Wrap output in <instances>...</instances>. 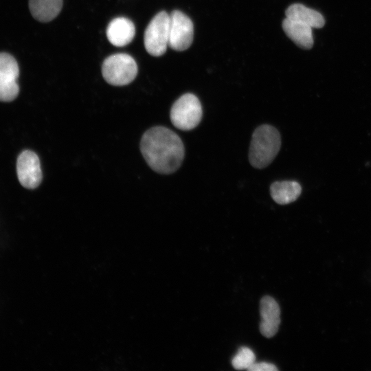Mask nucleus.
Listing matches in <instances>:
<instances>
[{
	"label": "nucleus",
	"mask_w": 371,
	"mask_h": 371,
	"mask_svg": "<svg viewBox=\"0 0 371 371\" xmlns=\"http://www.w3.org/2000/svg\"><path fill=\"white\" fill-rule=\"evenodd\" d=\"M140 150L148 166L161 174L175 172L181 165L185 154L183 144L178 135L161 126L144 133Z\"/></svg>",
	"instance_id": "nucleus-1"
},
{
	"label": "nucleus",
	"mask_w": 371,
	"mask_h": 371,
	"mask_svg": "<svg viewBox=\"0 0 371 371\" xmlns=\"http://www.w3.org/2000/svg\"><path fill=\"white\" fill-rule=\"evenodd\" d=\"M280 146L281 137L275 127L269 124L259 126L254 131L250 143L251 165L259 169L268 166L278 155Z\"/></svg>",
	"instance_id": "nucleus-2"
},
{
	"label": "nucleus",
	"mask_w": 371,
	"mask_h": 371,
	"mask_svg": "<svg viewBox=\"0 0 371 371\" xmlns=\"http://www.w3.org/2000/svg\"><path fill=\"white\" fill-rule=\"evenodd\" d=\"M137 65L132 56L127 54H114L103 62L102 74L109 84L124 86L131 83L137 74Z\"/></svg>",
	"instance_id": "nucleus-3"
},
{
	"label": "nucleus",
	"mask_w": 371,
	"mask_h": 371,
	"mask_svg": "<svg viewBox=\"0 0 371 371\" xmlns=\"http://www.w3.org/2000/svg\"><path fill=\"white\" fill-rule=\"evenodd\" d=\"M202 115V106L199 98L192 93H187L175 102L170 109V117L176 128L190 131L198 126Z\"/></svg>",
	"instance_id": "nucleus-4"
},
{
	"label": "nucleus",
	"mask_w": 371,
	"mask_h": 371,
	"mask_svg": "<svg viewBox=\"0 0 371 371\" xmlns=\"http://www.w3.org/2000/svg\"><path fill=\"white\" fill-rule=\"evenodd\" d=\"M170 14L165 11L157 13L146 27L144 35V47L153 56L163 55L169 43Z\"/></svg>",
	"instance_id": "nucleus-5"
},
{
	"label": "nucleus",
	"mask_w": 371,
	"mask_h": 371,
	"mask_svg": "<svg viewBox=\"0 0 371 371\" xmlns=\"http://www.w3.org/2000/svg\"><path fill=\"white\" fill-rule=\"evenodd\" d=\"M194 36L193 23L184 13L174 10L170 14L168 46L176 51L187 49Z\"/></svg>",
	"instance_id": "nucleus-6"
},
{
	"label": "nucleus",
	"mask_w": 371,
	"mask_h": 371,
	"mask_svg": "<svg viewBox=\"0 0 371 371\" xmlns=\"http://www.w3.org/2000/svg\"><path fill=\"white\" fill-rule=\"evenodd\" d=\"M19 74V69L14 58L9 54L0 53V101L10 102L17 97Z\"/></svg>",
	"instance_id": "nucleus-7"
},
{
	"label": "nucleus",
	"mask_w": 371,
	"mask_h": 371,
	"mask_svg": "<svg viewBox=\"0 0 371 371\" xmlns=\"http://www.w3.org/2000/svg\"><path fill=\"white\" fill-rule=\"evenodd\" d=\"M16 173L20 183L27 189L37 188L42 180L40 160L31 150H24L16 161Z\"/></svg>",
	"instance_id": "nucleus-8"
},
{
	"label": "nucleus",
	"mask_w": 371,
	"mask_h": 371,
	"mask_svg": "<svg viewBox=\"0 0 371 371\" xmlns=\"http://www.w3.org/2000/svg\"><path fill=\"white\" fill-rule=\"evenodd\" d=\"M260 331L265 337L274 336L280 323V309L277 302L271 296H265L260 304Z\"/></svg>",
	"instance_id": "nucleus-9"
},
{
	"label": "nucleus",
	"mask_w": 371,
	"mask_h": 371,
	"mask_svg": "<svg viewBox=\"0 0 371 371\" xmlns=\"http://www.w3.org/2000/svg\"><path fill=\"white\" fill-rule=\"evenodd\" d=\"M135 27L133 23L125 17L113 19L106 28V36L114 46L124 47L129 44L135 37Z\"/></svg>",
	"instance_id": "nucleus-10"
},
{
	"label": "nucleus",
	"mask_w": 371,
	"mask_h": 371,
	"mask_svg": "<svg viewBox=\"0 0 371 371\" xmlns=\"http://www.w3.org/2000/svg\"><path fill=\"white\" fill-rule=\"evenodd\" d=\"M282 28L298 47L308 49L313 47L312 27L306 24L286 17L282 22Z\"/></svg>",
	"instance_id": "nucleus-11"
},
{
	"label": "nucleus",
	"mask_w": 371,
	"mask_h": 371,
	"mask_svg": "<svg viewBox=\"0 0 371 371\" xmlns=\"http://www.w3.org/2000/svg\"><path fill=\"white\" fill-rule=\"evenodd\" d=\"M285 14L286 18L306 24L312 28H321L325 23L321 13L300 3L291 5Z\"/></svg>",
	"instance_id": "nucleus-12"
},
{
	"label": "nucleus",
	"mask_w": 371,
	"mask_h": 371,
	"mask_svg": "<svg viewBox=\"0 0 371 371\" xmlns=\"http://www.w3.org/2000/svg\"><path fill=\"white\" fill-rule=\"evenodd\" d=\"M301 192V186L295 181H276L270 186L272 199L280 205H286L295 201Z\"/></svg>",
	"instance_id": "nucleus-13"
},
{
	"label": "nucleus",
	"mask_w": 371,
	"mask_h": 371,
	"mask_svg": "<svg viewBox=\"0 0 371 371\" xmlns=\"http://www.w3.org/2000/svg\"><path fill=\"white\" fill-rule=\"evenodd\" d=\"M63 7V0H29L32 16L41 22H49L56 18Z\"/></svg>",
	"instance_id": "nucleus-14"
},
{
	"label": "nucleus",
	"mask_w": 371,
	"mask_h": 371,
	"mask_svg": "<svg viewBox=\"0 0 371 371\" xmlns=\"http://www.w3.org/2000/svg\"><path fill=\"white\" fill-rule=\"evenodd\" d=\"M256 361V356L251 349L240 347L232 360V365L236 370L248 369Z\"/></svg>",
	"instance_id": "nucleus-15"
},
{
	"label": "nucleus",
	"mask_w": 371,
	"mask_h": 371,
	"mask_svg": "<svg viewBox=\"0 0 371 371\" xmlns=\"http://www.w3.org/2000/svg\"><path fill=\"white\" fill-rule=\"evenodd\" d=\"M249 371H276L275 365L267 362L254 363L248 369Z\"/></svg>",
	"instance_id": "nucleus-16"
}]
</instances>
